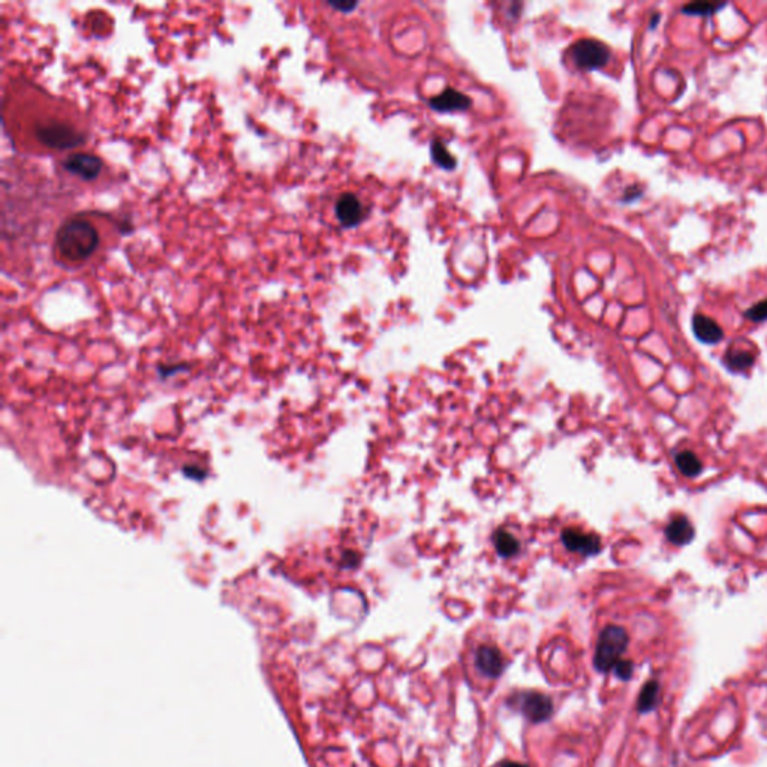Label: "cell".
<instances>
[{"instance_id": "6da1fadb", "label": "cell", "mask_w": 767, "mask_h": 767, "mask_svg": "<svg viewBox=\"0 0 767 767\" xmlns=\"http://www.w3.org/2000/svg\"><path fill=\"white\" fill-rule=\"evenodd\" d=\"M99 234L88 219L74 218L64 222L56 234L57 252L69 261H83L93 255Z\"/></svg>"}, {"instance_id": "7a4b0ae2", "label": "cell", "mask_w": 767, "mask_h": 767, "mask_svg": "<svg viewBox=\"0 0 767 767\" xmlns=\"http://www.w3.org/2000/svg\"><path fill=\"white\" fill-rule=\"evenodd\" d=\"M626 646H628V634L622 626H606L600 634L595 656H593V664L598 672H609L622 661L621 658L626 651Z\"/></svg>"}, {"instance_id": "3957f363", "label": "cell", "mask_w": 767, "mask_h": 767, "mask_svg": "<svg viewBox=\"0 0 767 767\" xmlns=\"http://www.w3.org/2000/svg\"><path fill=\"white\" fill-rule=\"evenodd\" d=\"M36 137L42 144L59 150L78 147L85 141V137L78 132L77 129L72 127L71 125L59 122L39 123L36 126Z\"/></svg>"}, {"instance_id": "277c9868", "label": "cell", "mask_w": 767, "mask_h": 767, "mask_svg": "<svg viewBox=\"0 0 767 767\" xmlns=\"http://www.w3.org/2000/svg\"><path fill=\"white\" fill-rule=\"evenodd\" d=\"M571 56L580 69H600L610 60V50L595 39H580L571 48Z\"/></svg>"}, {"instance_id": "5b68a950", "label": "cell", "mask_w": 767, "mask_h": 767, "mask_svg": "<svg viewBox=\"0 0 767 767\" xmlns=\"http://www.w3.org/2000/svg\"><path fill=\"white\" fill-rule=\"evenodd\" d=\"M518 707H520L522 715L534 724L548 721L555 712L552 698L539 693L522 694L518 697Z\"/></svg>"}, {"instance_id": "8992f818", "label": "cell", "mask_w": 767, "mask_h": 767, "mask_svg": "<svg viewBox=\"0 0 767 767\" xmlns=\"http://www.w3.org/2000/svg\"><path fill=\"white\" fill-rule=\"evenodd\" d=\"M63 168L83 180H95L102 171V159L90 153H77L63 160Z\"/></svg>"}, {"instance_id": "52a82bcc", "label": "cell", "mask_w": 767, "mask_h": 767, "mask_svg": "<svg viewBox=\"0 0 767 767\" xmlns=\"http://www.w3.org/2000/svg\"><path fill=\"white\" fill-rule=\"evenodd\" d=\"M477 667L483 675H485L490 679L499 677L506 667L505 658L502 656L498 647L493 646H481L477 651Z\"/></svg>"}, {"instance_id": "ba28073f", "label": "cell", "mask_w": 767, "mask_h": 767, "mask_svg": "<svg viewBox=\"0 0 767 767\" xmlns=\"http://www.w3.org/2000/svg\"><path fill=\"white\" fill-rule=\"evenodd\" d=\"M562 539L565 546L569 550H572V552H577L581 555H595L600 552L601 543L597 535L583 534L577 531V529H567Z\"/></svg>"}, {"instance_id": "9c48e42d", "label": "cell", "mask_w": 767, "mask_h": 767, "mask_svg": "<svg viewBox=\"0 0 767 767\" xmlns=\"http://www.w3.org/2000/svg\"><path fill=\"white\" fill-rule=\"evenodd\" d=\"M336 216L343 226H355L363 219V207L352 193H343L336 204Z\"/></svg>"}, {"instance_id": "30bf717a", "label": "cell", "mask_w": 767, "mask_h": 767, "mask_svg": "<svg viewBox=\"0 0 767 767\" xmlns=\"http://www.w3.org/2000/svg\"><path fill=\"white\" fill-rule=\"evenodd\" d=\"M693 330H694L696 338L700 342H703V343L715 345V343L721 342L722 338H724V331L719 327V324L712 319V318L706 317V315H701V313H697V315H694V318H693Z\"/></svg>"}, {"instance_id": "8fae6325", "label": "cell", "mask_w": 767, "mask_h": 767, "mask_svg": "<svg viewBox=\"0 0 767 767\" xmlns=\"http://www.w3.org/2000/svg\"><path fill=\"white\" fill-rule=\"evenodd\" d=\"M471 104H472V101L468 98L467 95L460 93L455 89H447L444 93H441L439 96H435V98L430 101L431 108H435V110L442 111V113L468 110V108L471 106Z\"/></svg>"}, {"instance_id": "7c38bea8", "label": "cell", "mask_w": 767, "mask_h": 767, "mask_svg": "<svg viewBox=\"0 0 767 767\" xmlns=\"http://www.w3.org/2000/svg\"><path fill=\"white\" fill-rule=\"evenodd\" d=\"M665 537L675 546H685L693 541L694 527L685 516H677L672 518V522L667 525Z\"/></svg>"}, {"instance_id": "4fadbf2b", "label": "cell", "mask_w": 767, "mask_h": 767, "mask_svg": "<svg viewBox=\"0 0 767 767\" xmlns=\"http://www.w3.org/2000/svg\"><path fill=\"white\" fill-rule=\"evenodd\" d=\"M676 467L680 471V474H684L685 477H689V478L697 477V475H700V472L703 471V464H701L700 459L691 451L679 452V455L676 456Z\"/></svg>"}, {"instance_id": "5bb4252c", "label": "cell", "mask_w": 767, "mask_h": 767, "mask_svg": "<svg viewBox=\"0 0 767 767\" xmlns=\"http://www.w3.org/2000/svg\"><path fill=\"white\" fill-rule=\"evenodd\" d=\"M724 361H726V364H727V367L730 371L743 372V371L749 369V367L754 364V355L747 352V351L730 350L726 354V359H724Z\"/></svg>"}, {"instance_id": "9a60e30c", "label": "cell", "mask_w": 767, "mask_h": 767, "mask_svg": "<svg viewBox=\"0 0 767 767\" xmlns=\"http://www.w3.org/2000/svg\"><path fill=\"white\" fill-rule=\"evenodd\" d=\"M726 2H691L682 6V14L685 15H697V17H707L717 14L719 9L726 8Z\"/></svg>"}, {"instance_id": "2e32d148", "label": "cell", "mask_w": 767, "mask_h": 767, "mask_svg": "<svg viewBox=\"0 0 767 767\" xmlns=\"http://www.w3.org/2000/svg\"><path fill=\"white\" fill-rule=\"evenodd\" d=\"M493 543L496 546V548H498L499 555L502 556H513L514 553H517L518 550V543L517 539L505 531H498L495 535H493Z\"/></svg>"}, {"instance_id": "e0dca14e", "label": "cell", "mask_w": 767, "mask_h": 767, "mask_svg": "<svg viewBox=\"0 0 767 767\" xmlns=\"http://www.w3.org/2000/svg\"><path fill=\"white\" fill-rule=\"evenodd\" d=\"M431 156H434V160L442 168L452 170L456 167V159L451 156L447 147L439 139H434V143H431Z\"/></svg>"}, {"instance_id": "ac0fdd59", "label": "cell", "mask_w": 767, "mask_h": 767, "mask_svg": "<svg viewBox=\"0 0 767 767\" xmlns=\"http://www.w3.org/2000/svg\"><path fill=\"white\" fill-rule=\"evenodd\" d=\"M656 693H658V686L655 684H647L644 686V689L642 691L640 694V698H639V709L642 712H646L647 709H651L654 701L656 698Z\"/></svg>"}, {"instance_id": "d6986e66", "label": "cell", "mask_w": 767, "mask_h": 767, "mask_svg": "<svg viewBox=\"0 0 767 767\" xmlns=\"http://www.w3.org/2000/svg\"><path fill=\"white\" fill-rule=\"evenodd\" d=\"M745 318H748L749 321H754V322L766 321L767 319V298L761 300L760 303L754 305L752 308H749L747 312H745Z\"/></svg>"}, {"instance_id": "ffe728a7", "label": "cell", "mask_w": 767, "mask_h": 767, "mask_svg": "<svg viewBox=\"0 0 767 767\" xmlns=\"http://www.w3.org/2000/svg\"><path fill=\"white\" fill-rule=\"evenodd\" d=\"M616 673H618V676L623 680L630 679L631 676V672H633V664L630 661H619L618 664H616Z\"/></svg>"}, {"instance_id": "44dd1931", "label": "cell", "mask_w": 767, "mask_h": 767, "mask_svg": "<svg viewBox=\"0 0 767 767\" xmlns=\"http://www.w3.org/2000/svg\"><path fill=\"white\" fill-rule=\"evenodd\" d=\"M626 192H630V193L625 197V201H633L634 198H637V197H640V195H642V191H640L639 188H637V186H633L631 189H628Z\"/></svg>"}, {"instance_id": "7402d4cb", "label": "cell", "mask_w": 767, "mask_h": 767, "mask_svg": "<svg viewBox=\"0 0 767 767\" xmlns=\"http://www.w3.org/2000/svg\"><path fill=\"white\" fill-rule=\"evenodd\" d=\"M330 5H331L333 8H336V9H340V11H343V13H348V11H350V9H352V8H355V6H357V4H330Z\"/></svg>"}, {"instance_id": "603a6c76", "label": "cell", "mask_w": 767, "mask_h": 767, "mask_svg": "<svg viewBox=\"0 0 767 767\" xmlns=\"http://www.w3.org/2000/svg\"><path fill=\"white\" fill-rule=\"evenodd\" d=\"M660 20H661V15H660V14H655V15L652 17V20H651V29H655L656 25H658V21H660Z\"/></svg>"}, {"instance_id": "cb8c5ba5", "label": "cell", "mask_w": 767, "mask_h": 767, "mask_svg": "<svg viewBox=\"0 0 767 767\" xmlns=\"http://www.w3.org/2000/svg\"><path fill=\"white\" fill-rule=\"evenodd\" d=\"M501 767H527V766L520 764V763H513V761H511V763H505V764H502Z\"/></svg>"}]
</instances>
